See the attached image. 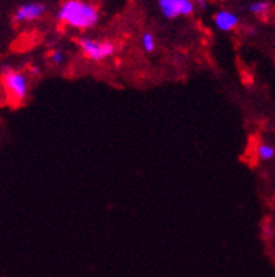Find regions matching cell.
I'll use <instances>...</instances> for the list:
<instances>
[{"instance_id": "11", "label": "cell", "mask_w": 275, "mask_h": 277, "mask_svg": "<svg viewBox=\"0 0 275 277\" xmlns=\"http://www.w3.org/2000/svg\"><path fill=\"white\" fill-rule=\"evenodd\" d=\"M10 71H13V66L10 64H3L2 66H0V75L3 76V75H6V73H9Z\"/></svg>"}, {"instance_id": "12", "label": "cell", "mask_w": 275, "mask_h": 277, "mask_svg": "<svg viewBox=\"0 0 275 277\" xmlns=\"http://www.w3.org/2000/svg\"><path fill=\"white\" fill-rule=\"evenodd\" d=\"M195 5L199 7V9H205L208 6V0H195Z\"/></svg>"}, {"instance_id": "9", "label": "cell", "mask_w": 275, "mask_h": 277, "mask_svg": "<svg viewBox=\"0 0 275 277\" xmlns=\"http://www.w3.org/2000/svg\"><path fill=\"white\" fill-rule=\"evenodd\" d=\"M142 47L146 52H153L156 48V38L152 32H145L142 35Z\"/></svg>"}, {"instance_id": "3", "label": "cell", "mask_w": 275, "mask_h": 277, "mask_svg": "<svg viewBox=\"0 0 275 277\" xmlns=\"http://www.w3.org/2000/svg\"><path fill=\"white\" fill-rule=\"evenodd\" d=\"M79 47L84 55L91 61H102L114 55L116 52V45L111 41H98V39L79 38Z\"/></svg>"}, {"instance_id": "7", "label": "cell", "mask_w": 275, "mask_h": 277, "mask_svg": "<svg viewBox=\"0 0 275 277\" xmlns=\"http://www.w3.org/2000/svg\"><path fill=\"white\" fill-rule=\"evenodd\" d=\"M269 9H271V5L265 0H257L249 6L250 13L256 14V16H265L269 12Z\"/></svg>"}, {"instance_id": "1", "label": "cell", "mask_w": 275, "mask_h": 277, "mask_svg": "<svg viewBox=\"0 0 275 277\" xmlns=\"http://www.w3.org/2000/svg\"><path fill=\"white\" fill-rule=\"evenodd\" d=\"M57 19L77 30H89L97 26L100 14L93 5L83 0H65L57 12Z\"/></svg>"}, {"instance_id": "6", "label": "cell", "mask_w": 275, "mask_h": 277, "mask_svg": "<svg viewBox=\"0 0 275 277\" xmlns=\"http://www.w3.org/2000/svg\"><path fill=\"white\" fill-rule=\"evenodd\" d=\"M240 20L236 13H233L231 10H219L213 16V24L219 31H232L239 26Z\"/></svg>"}, {"instance_id": "4", "label": "cell", "mask_w": 275, "mask_h": 277, "mask_svg": "<svg viewBox=\"0 0 275 277\" xmlns=\"http://www.w3.org/2000/svg\"><path fill=\"white\" fill-rule=\"evenodd\" d=\"M161 14L167 19H176L179 16H191L195 10L192 0H159Z\"/></svg>"}, {"instance_id": "5", "label": "cell", "mask_w": 275, "mask_h": 277, "mask_svg": "<svg viewBox=\"0 0 275 277\" xmlns=\"http://www.w3.org/2000/svg\"><path fill=\"white\" fill-rule=\"evenodd\" d=\"M45 12H46V6L44 3H38V2L24 3V5L17 7V10L13 14V20L14 23H19V24L31 23V21L41 19Z\"/></svg>"}, {"instance_id": "10", "label": "cell", "mask_w": 275, "mask_h": 277, "mask_svg": "<svg viewBox=\"0 0 275 277\" xmlns=\"http://www.w3.org/2000/svg\"><path fill=\"white\" fill-rule=\"evenodd\" d=\"M51 61L52 64L55 65H62L65 61V54L59 50H55V51L51 52Z\"/></svg>"}, {"instance_id": "8", "label": "cell", "mask_w": 275, "mask_h": 277, "mask_svg": "<svg viewBox=\"0 0 275 277\" xmlns=\"http://www.w3.org/2000/svg\"><path fill=\"white\" fill-rule=\"evenodd\" d=\"M257 156L261 161H269V159H272L275 156L274 147H271L268 144H260L258 148H257Z\"/></svg>"}, {"instance_id": "2", "label": "cell", "mask_w": 275, "mask_h": 277, "mask_svg": "<svg viewBox=\"0 0 275 277\" xmlns=\"http://www.w3.org/2000/svg\"><path fill=\"white\" fill-rule=\"evenodd\" d=\"M2 82L7 95L12 97L14 102H23L28 96V90H30L28 79L23 72L13 69L2 76Z\"/></svg>"}]
</instances>
